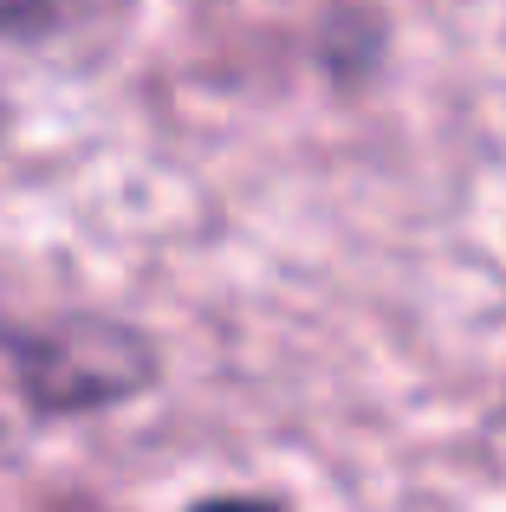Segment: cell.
Returning a JSON list of instances; mask_svg holds the SVG:
<instances>
[{
    "mask_svg": "<svg viewBox=\"0 0 506 512\" xmlns=\"http://www.w3.org/2000/svg\"><path fill=\"white\" fill-rule=\"evenodd\" d=\"M13 389L33 422H78L150 396L163 383V350L117 312H59L46 325L7 331Z\"/></svg>",
    "mask_w": 506,
    "mask_h": 512,
    "instance_id": "1",
    "label": "cell"
},
{
    "mask_svg": "<svg viewBox=\"0 0 506 512\" xmlns=\"http://www.w3.org/2000/svg\"><path fill=\"white\" fill-rule=\"evenodd\" d=\"M59 26H72L65 7H0V39H46Z\"/></svg>",
    "mask_w": 506,
    "mask_h": 512,
    "instance_id": "2",
    "label": "cell"
},
{
    "mask_svg": "<svg viewBox=\"0 0 506 512\" xmlns=\"http://www.w3.org/2000/svg\"><path fill=\"white\" fill-rule=\"evenodd\" d=\"M182 512H286V500H273V493H202Z\"/></svg>",
    "mask_w": 506,
    "mask_h": 512,
    "instance_id": "3",
    "label": "cell"
}]
</instances>
